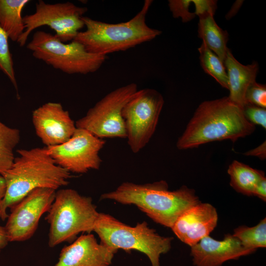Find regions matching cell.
Here are the masks:
<instances>
[{"mask_svg": "<svg viewBox=\"0 0 266 266\" xmlns=\"http://www.w3.org/2000/svg\"><path fill=\"white\" fill-rule=\"evenodd\" d=\"M93 231L104 245L118 250H134L143 253L151 266H161L160 257L169 251L173 239L159 235L145 221L132 227L104 213H99Z\"/></svg>", "mask_w": 266, "mask_h": 266, "instance_id": "8992f818", "label": "cell"}, {"mask_svg": "<svg viewBox=\"0 0 266 266\" xmlns=\"http://www.w3.org/2000/svg\"><path fill=\"white\" fill-rule=\"evenodd\" d=\"M11 166L2 175L6 183L5 196L0 203V218L8 217L7 210L37 188L57 191L66 186L71 173L56 164L46 147L17 150Z\"/></svg>", "mask_w": 266, "mask_h": 266, "instance_id": "6da1fadb", "label": "cell"}, {"mask_svg": "<svg viewBox=\"0 0 266 266\" xmlns=\"http://www.w3.org/2000/svg\"><path fill=\"white\" fill-rule=\"evenodd\" d=\"M100 200L135 205L156 223L170 228L184 211L200 202L193 189L183 186L169 191L164 180L146 184L125 182L115 190L102 194Z\"/></svg>", "mask_w": 266, "mask_h": 266, "instance_id": "3957f363", "label": "cell"}, {"mask_svg": "<svg viewBox=\"0 0 266 266\" xmlns=\"http://www.w3.org/2000/svg\"></svg>", "mask_w": 266, "mask_h": 266, "instance_id": "836d02e7", "label": "cell"}, {"mask_svg": "<svg viewBox=\"0 0 266 266\" xmlns=\"http://www.w3.org/2000/svg\"><path fill=\"white\" fill-rule=\"evenodd\" d=\"M8 242L4 227L0 225V250L4 248Z\"/></svg>", "mask_w": 266, "mask_h": 266, "instance_id": "4dcf8cb0", "label": "cell"}, {"mask_svg": "<svg viewBox=\"0 0 266 266\" xmlns=\"http://www.w3.org/2000/svg\"><path fill=\"white\" fill-rule=\"evenodd\" d=\"M20 131L0 121V174L12 166L15 159L14 149L20 141Z\"/></svg>", "mask_w": 266, "mask_h": 266, "instance_id": "44dd1931", "label": "cell"}, {"mask_svg": "<svg viewBox=\"0 0 266 266\" xmlns=\"http://www.w3.org/2000/svg\"><path fill=\"white\" fill-rule=\"evenodd\" d=\"M87 10L69 1L51 4L39 0L34 12L23 17L25 31L17 43L24 46L33 30L45 26L54 30L62 42H70L85 26L82 17Z\"/></svg>", "mask_w": 266, "mask_h": 266, "instance_id": "30bf717a", "label": "cell"}, {"mask_svg": "<svg viewBox=\"0 0 266 266\" xmlns=\"http://www.w3.org/2000/svg\"><path fill=\"white\" fill-rule=\"evenodd\" d=\"M255 126L245 117L242 108L228 97L199 105L176 143L178 149L197 147L208 142L238 138L251 134Z\"/></svg>", "mask_w": 266, "mask_h": 266, "instance_id": "7a4b0ae2", "label": "cell"}, {"mask_svg": "<svg viewBox=\"0 0 266 266\" xmlns=\"http://www.w3.org/2000/svg\"><path fill=\"white\" fill-rule=\"evenodd\" d=\"M105 141L89 132L76 128L66 142L45 147L57 165L69 172L85 173L90 169H99L102 160L99 152Z\"/></svg>", "mask_w": 266, "mask_h": 266, "instance_id": "8fae6325", "label": "cell"}, {"mask_svg": "<svg viewBox=\"0 0 266 266\" xmlns=\"http://www.w3.org/2000/svg\"><path fill=\"white\" fill-rule=\"evenodd\" d=\"M192 0H169L168 6L175 18H181L184 23L188 22L194 19L196 15L190 11L189 7Z\"/></svg>", "mask_w": 266, "mask_h": 266, "instance_id": "484cf974", "label": "cell"}, {"mask_svg": "<svg viewBox=\"0 0 266 266\" xmlns=\"http://www.w3.org/2000/svg\"><path fill=\"white\" fill-rule=\"evenodd\" d=\"M32 121L36 135L46 147L66 142L76 129L69 112L58 102H48L35 109Z\"/></svg>", "mask_w": 266, "mask_h": 266, "instance_id": "4fadbf2b", "label": "cell"}, {"mask_svg": "<svg viewBox=\"0 0 266 266\" xmlns=\"http://www.w3.org/2000/svg\"><path fill=\"white\" fill-rule=\"evenodd\" d=\"M137 90V85L132 83L108 93L75 122L76 128L85 130L101 139L126 138L122 111Z\"/></svg>", "mask_w": 266, "mask_h": 266, "instance_id": "9c48e42d", "label": "cell"}, {"mask_svg": "<svg viewBox=\"0 0 266 266\" xmlns=\"http://www.w3.org/2000/svg\"><path fill=\"white\" fill-rule=\"evenodd\" d=\"M117 251L99 243L93 234H83L62 248L54 266H110Z\"/></svg>", "mask_w": 266, "mask_h": 266, "instance_id": "5bb4252c", "label": "cell"}, {"mask_svg": "<svg viewBox=\"0 0 266 266\" xmlns=\"http://www.w3.org/2000/svg\"><path fill=\"white\" fill-rule=\"evenodd\" d=\"M29 0H0V27L8 37L18 42L25 31L22 11Z\"/></svg>", "mask_w": 266, "mask_h": 266, "instance_id": "d6986e66", "label": "cell"}, {"mask_svg": "<svg viewBox=\"0 0 266 266\" xmlns=\"http://www.w3.org/2000/svg\"><path fill=\"white\" fill-rule=\"evenodd\" d=\"M245 104L266 107V86L256 81L248 88L245 95Z\"/></svg>", "mask_w": 266, "mask_h": 266, "instance_id": "d4e9b609", "label": "cell"}, {"mask_svg": "<svg viewBox=\"0 0 266 266\" xmlns=\"http://www.w3.org/2000/svg\"><path fill=\"white\" fill-rule=\"evenodd\" d=\"M228 173L231 186L237 192L248 196H253L257 184L265 176L263 171L236 160L229 165Z\"/></svg>", "mask_w": 266, "mask_h": 266, "instance_id": "ffe728a7", "label": "cell"}, {"mask_svg": "<svg viewBox=\"0 0 266 266\" xmlns=\"http://www.w3.org/2000/svg\"><path fill=\"white\" fill-rule=\"evenodd\" d=\"M242 110L245 117L249 122L266 128V108L246 104L242 107Z\"/></svg>", "mask_w": 266, "mask_h": 266, "instance_id": "4316f807", "label": "cell"}, {"mask_svg": "<svg viewBox=\"0 0 266 266\" xmlns=\"http://www.w3.org/2000/svg\"><path fill=\"white\" fill-rule=\"evenodd\" d=\"M164 104L163 97L153 89L137 90L123 108L127 142L133 153H138L154 134Z\"/></svg>", "mask_w": 266, "mask_h": 266, "instance_id": "ba28073f", "label": "cell"}, {"mask_svg": "<svg viewBox=\"0 0 266 266\" xmlns=\"http://www.w3.org/2000/svg\"><path fill=\"white\" fill-rule=\"evenodd\" d=\"M201 66L205 73L213 77L223 87L228 89V78L222 61L203 42L198 48Z\"/></svg>", "mask_w": 266, "mask_h": 266, "instance_id": "7402d4cb", "label": "cell"}, {"mask_svg": "<svg viewBox=\"0 0 266 266\" xmlns=\"http://www.w3.org/2000/svg\"><path fill=\"white\" fill-rule=\"evenodd\" d=\"M152 2L153 0H145L140 10L124 22L107 23L83 16L86 30L80 31L74 40L82 43L90 52L105 56L149 41L162 33L146 23Z\"/></svg>", "mask_w": 266, "mask_h": 266, "instance_id": "277c9868", "label": "cell"}, {"mask_svg": "<svg viewBox=\"0 0 266 266\" xmlns=\"http://www.w3.org/2000/svg\"><path fill=\"white\" fill-rule=\"evenodd\" d=\"M6 192V183L3 177L0 174V203L3 199Z\"/></svg>", "mask_w": 266, "mask_h": 266, "instance_id": "d6a6232c", "label": "cell"}, {"mask_svg": "<svg viewBox=\"0 0 266 266\" xmlns=\"http://www.w3.org/2000/svg\"><path fill=\"white\" fill-rule=\"evenodd\" d=\"M253 196H256L263 201L266 200V178L264 177L257 184Z\"/></svg>", "mask_w": 266, "mask_h": 266, "instance_id": "f1b7e54d", "label": "cell"}, {"mask_svg": "<svg viewBox=\"0 0 266 266\" xmlns=\"http://www.w3.org/2000/svg\"><path fill=\"white\" fill-rule=\"evenodd\" d=\"M243 1L237 0L233 4V6L230 11L228 13L226 17L227 19H230L232 16H234L237 12L239 8L240 7Z\"/></svg>", "mask_w": 266, "mask_h": 266, "instance_id": "1f68e13d", "label": "cell"}, {"mask_svg": "<svg viewBox=\"0 0 266 266\" xmlns=\"http://www.w3.org/2000/svg\"><path fill=\"white\" fill-rule=\"evenodd\" d=\"M8 39L6 33L0 27V70L8 78L17 91V84Z\"/></svg>", "mask_w": 266, "mask_h": 266, "instance_id": "cb8c5ba5", "label": "cell"}, {"mask_svg": "<svg viewBox=\"0 0 266 266\" xmlns=\"http://www.w3.org/2000/svg\"><path fill=\"white\" fill-rule=\"evenodd\" d=\"M191 247L195 266H221L227 261L237 260L256 251L245 247L237 237L230 234H226L221 241L206 236Z\"/></svg>", "mask_w": 266, "mask_h": 266, "instance_id": "2e32d148", "label": "cell"}, {"mask_svg": "<svg viewBox=\"0 0 266 266\" xmlns=\"http://www.w3.org/2000/svg\"><path fill=\"white\" fill-rule=\"evenodd\" d=\"M27 48L35 58L69 74L95 72L106 58L90 52L77 41L64 43L54 34L42 31L34 33Z\"/></svg>", "mask_w": 266, "mask_h": 266, "instance_id": "52a82bcc", "label": "cell"}, {"mask_svg": "<svg viewBox=\"0 0 266 266\" xmlns=\"http://www.w3.org/2000/svg\"><path fill=\"white\" fill-rule=\"evenodd\" d=\"M56 192L49 188L35 189L10 208L4 227L9 242L24 241L33 236L40 218L49 211Z\"/></svg>", "mask_w": 266, "mask_h": 266, "instance_id": "7c38bea8", "label": "cell"}, {"mask_svg": "<svg viewBox=\"0 0 266 266\" xmlns=\"http://www.w3.org/2000/svg\"><path fill=\"white\" fill-rule=\"evenodd\" d=\"M245 247L257 250L266 247V219L262 220L256 226H245L236 228L233 234Z\"/></svg>", "mask_w": 266, "mask_h": 266, "instance_id": "603a6c76", "label": "cell"}, {"mask_svg": "<svg viewBox=\"0 0 266 266\" xmlns=\"http://www.w3.org/2000/svg\"><path fill=\"white\" fill-rule=\"evenodd\" d=\"M196 15L201 16L206 13L214 15L217 8V1L214 0H193Z\"/></svg>", "mask_w": 266, "mask_h": 266, "instance_id": "83f0119b", "label": "cell"}, {"mask_svg": "<svg viewBox=\"0 0 266 266\" xmlns=\"http://www.w3.org/2000/svg\"><path fill=\"white\" fill-rule=\"evenodd\" d=\"M99 214L91 197L72 189L56 191L45 218L49 225V246L71 242L79 233L93 232Z\"/></svg>", "mask_w": 266, "mask_h": 266, "instance_id": "5b68a950", "label": "cell"}, {"mask_svg": "<svg viewBox=\"0 0 266 266\" xmlns=\"http://www.w3.org/2000/svg\"><path fill=\"white\" fill-rule=\"evenodd\" d=\"M217 221L215 208L209 203L200 202L184 211L171 229L181 241L191 247L209 235Z\"/></svg>", "mask_w": 266, "mask_h": 266, "instance_id": "9a60e30c", "label": "cell"}, {"mask_svg": "<svg viewBox=\"0 0 266 266\" xmlns=\"http://www.w3.org/2000/svg\"><path fill=\"white\" fill-rule=\"evenodd\" d=\"M228 78L230 100L242 108L245 105V95L249 86L256 81L259 69L257 62L244 65L229 49L224 62Z\"/></svg>", "mask_w": 266, "mask_h": 266, "instance_id": "e0dca14e", "label": "cell"}, {"mask_svg": "<svg viewBox=\"0 0 266 266\" xmlns=\"http://www.w3.org/2000/svg\"><path fill=\"white\" fill-rule=\"evenodd\" d=\"M244 154L246 156L258 157L262 160L265 159L266 157V141L256 148L251 149Z\"/></svg>", "mask_w": 266, "mask_h": 266, "instance_id": "f546056e", "label": "cell"}, {"mask_svg": "<svg viewBox=\"0 0 266 266\" xmlns=\"http://www.w3.org/2000/svg\"><path fill=\"white\" fill-rule=\"evenodd\" d=\"M213 16L206 13L199 16L198 37L224 63L229 49L227 46L229 34L218 26Z\"/></svg>", "mask_w": 266, "mask_h": 266, "instance_id": "ac0fdd59", "label": "cell"}]
</instances>
